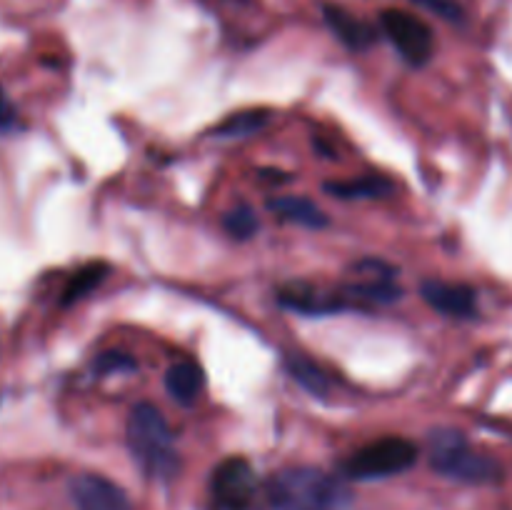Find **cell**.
Instances as JSON below:
<instances>
[{
    "label": "cell",
    "mask_w": 512,
    "mask_h": 510,
    "mask_svg": "<svg viewBox=\"0 0 512 510\" xmlns=\"http://www.w3.org/2000/svg\"><path fill=\"white\" fill-rule=\"evenodd\" d=\"M348 295L373 303H393L400 298V288H395L390 280H363V283L348 285Z\"/></svg>",
    "instance_id": "obj_16"
},
{
    "label": "cell",
    "mask_w": 512,
    "mask_h": 510,
    "mask_svg": "<svg viewBox=\"0 0 512 510\" xmlns=\"http://www.w3.org/2000/svg\"><path fill=\"white\" fill-rule=\"evenodd\" d=\"M268 208L273 210L278 218L288 220V223L305 225V228H325L328 225V215L308 198H300V195H283V198H273L268 203Z\"/></svg>",
    "instance_id": "obj_10"
},
{
    "label": "cell",
    "mask_w": 512,
    "mask_h": 510,
    "mask_svg": "<svg viewBox=\"0 0 512 510\" xmlns=\"http://www.w3.org/2000/svg\"><path fill=\"white\" fill-rule=\"evenodd\" d=\"M15 125V108L8 100L5 90L0 88V130H10Z\"/></svg>",
    "instance_id": "obj_20"
},
{
    "label": "cell",
    "mask_w": 512,
    "mask_h": 510,
    "mask_svg": "<svg viewBox=\"0 0 512 510\" xmlns=\"http://www.w3.org/2000/svg\"><path fill=\"white\" fill-rule=\"evenodd\" d=\"M323 15L328 28L335 33V38L343 45H348L350 50H365L378 40V33H375L373 25L355 18L353 13H348V10L340 8V5H325Z\"/></svg>",
    "instance_id": "obj_9"
},
{
    "label": "cell",
    "mask_w": 512,
    "mask_h": 510,
    "mask_svg": "<svg viewBox=\"0 0 512 510\" xmlns=\"http://www.w3.org/2000/svg\"><path fill=\"white\" fill-rule=\"evenodd\" d=\"M285 368H288L290 378H293L300 388L308 390V393H328V378H325V373L313 363V360L303 358V355H288V358H285Z\"/></svg>",
    "instance_id": "obj_13"
},
{
    "label": "cell",
    "mask_w": 512,
    "mask_h": 510,
    "mask_svg": "<svg viewBox=\"0 0 512 510\" xmlns=\"http://www.w3.org/2000/svg\"><path fill=\"white\" fill-rule=\"evenodd\" d=\"M430 465L458 483L493 485L503 480L498 460L475 450L458 430H435L430 435Z\"/></svg>",
    "instance_id": "obj_3"
},
{
    "label": "cell",
    "mask_w": 512,
    "mask_h": 510,
    "mask_svg": "<svg viewBox=\"0 0 512 510\" xmlns=\"http://www.w3.org/2000/svg\"><path fill=\"white\" fill-rule=\"evenodd\" d=\"M258 228H260L258 215H255V210L248 208V205H238V208H233L228 215H225V230L238 240L253 238V235L258 233Z\"/></svg>",
    "instance_id": "obj_17"
},
{
    "label": "cell",
    "mask_w": 512,
    "mask_h": 510,
    "mask_svg": "<svg viewBox=\"0 0 512 510\" xmlns=\"http://www.w3.org/2000/svg\"><path fill=\"white\" fill-rule=\"evenodd\" d=\"M203 385V370H200V365L190 363V360H180V363L170 365L168 375H165V388L173 395V400H178V403L183 405L195 403V398L200 395Z\"/></svg>",
    "instance_id": "obj_11"
},
{
    "label": "cell",
    "mask_w": 512,
    "mask_h": 510,
    "mask_svg": "<svg viewBox=\"0 0 512 510\" xmlns=\"http://www.w3.org/2000/svg\"><path fill=\"white\" fill-rule=\"evenodd\" d=\"M325 193L343 200H363V198H385L393 193V183L385 178H363L350 180V183H328Z\"/></svg>",
    "instance_id": "obj_12"
},
{
    "label": "cell",
    "mask_w": 512,
    "mask_h": 510,
    "mask_svg": "<svg viewBox=\"0 0 512 510\" xmlns=\"http://www.w3.org/2000/svg\"><path fill=\"white\" fill-rule=\"evenodd\" d=\"M415 460H418L415 443L388 435V438L373 440V443L355 450L348 463L343 465V470L353 480H380L405 473V470L413 468Z\"/></svg>",
    "instance_id": "obj_4"
},
{
    "label": "cell",
    "mask_w": 512,
    "mask_h": 510,
    "mask_svg": "<svg viewBox=\"0 0 512 510\" xmlns=\"http://www.w3.org/2000/svg\"><path fill=\"white\" fill-rule=\"evenodd\" d=\"M268 500L273 510H345L353 493L325 470L293 465L270 478Z\"/></svg>",
    "instance_id": "obj_1"
},
{
    "label": "cell",
    "mask_w": 512,
    "mask_h": 510,
    "mask_svg": "<svg viewBox=\"0 0 512 510\" xmlns=\"http://www.w3.org/2000/svg\"><path fill=\"white\" fill-rule=\"evenodd\" d=\"M380 28L410 65H425L433 55V30L418 15L400 8H388L380 13Z\"/></svg>",
    "instance_id": "obj_5"
},
{
    "label": "cell",
    "mask_w": 512,
    "mask_h": 510,
    "mask_svg": "<svg viewBox=\"0 0 512 510\" xmlns=\"http://www.w3.org/2000/svg\"><path fill=\"white\" fill-rule=\"evenodd\" d=\"M425 303L435 308L438 313L448 315V318H473L475 305V290L470 285L460 283H443V280H428L420 288Z\"/></svg>",
    "instance_id": "obj_8"
},
{
    "label": "cell",
    "mask_w": 512,
    "mask_h": 510,
    "mask_svg": "<svg viewBox=\"0 0 512 510\" xmlns=\"http://www.w3.org/2000/svg\"><path fill=\"white\" fill-rule=\"evenodd\" d=\"M258 478L245 458H228L213 470L210 495L218 510H248L253 505Z\"/></svg>",
    "instance_id": "obj_6"
},
{
    "label": "cell",
    "mask_w": 512,
    "mask_h": 510,
    "mask_svg": "<svg viewBox=\"0 0 512 510\" xmlns=\"http://www.w3.org/2000/svg\"><path fill=\"white\" fill-rule=\"evenodd\" d=\"M105 275H108V265L105 263H90L85 265V268H80L78 273L70 278L68 288H65L63 303L68 305V303H75V300L85 298L90 290H95L100 283H103Z\"/></svg>",
    "instance_id": "obj_15"
},
{
    "label": "cell",
    "mask_w": 512,
    "mask_h": 510,
    "mask_svg": "<svg viewBox=\"0 0 512 510\" xmlns=\"http://www.w3.org/2000/svg\"><path fill=\"white\" fill-rule=\"evenodd\" d=\"M70 495L78 510H133L128 493L113 480L83 473L70 483Z\"/></svg>",
    "instance_id": "obj_7"
},
{
    "label": "cell",
    "mask_w": 512,
    "mask_h": 510,
    "mask_svg": "<svg viewBox=\"0 0 512 510\" xmlns=\"http://www.w3.org/2000/svg\"><path fill=\"white\" fill-rule=\"evenodd\" d=\"M413 3L423 5V8L433 10V13H438L440 18L445 20H460L463 18V10H460V5L455 3V0H413Z\"/></svg>",
    "instance_id": "obj_18"
},
{
    "label": "cell",
    "mask_w": 512,
    "mask_h": 510,
    "mask_svg": "<svg viewBox=\"0 0 512 510\" xmlns=\"http://www.w3.org/2000/svg\"><path fill=\"white\" fill-rule=\"evenodd\" d=\"M128 445L133 458L150 478L168 480L178 475L180 455L175 450L173 433L155 405L138 403L130 410Z\"/></svg>",
    "instance_id": "obj_2"
},
{
    "label": "cell",
    "mask_w": 512,
    "mask_h": 510,
    "mask_svg": "<svg viewBox=\"0 0 512 510\" xmlns=\"http://www.w3.org/2000/svg\"><path fill=\"white\" fill-rule=\"evenodd\" d=\"M135 360L125 353H105L100 355L98 370L100 373H110V370H133Z\"/></svg>",
    "instance_id": "obj_19"
},
{
    "label": "cell",
    "mask_w": 512,
    "mask_h": 510,
    "mask_svg": "<svg viewBox=\"0 0 512 510\" xmlns=\"http://www.w3.org/2000/svg\"><path fill=\"white\" fill-rule=\"evenodd\" d=\"M268 120V110H243V113H235L230 115V118H225L213 133L218 135V138H243V135L258 133Z\"/></svg>",
    "instance_id": "obj_14"
}]
</instances>
